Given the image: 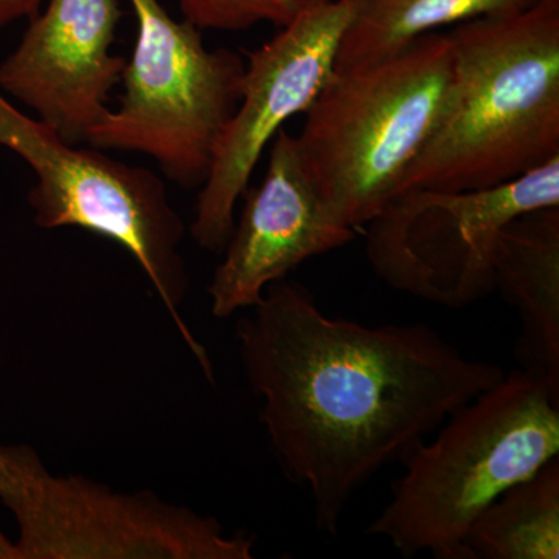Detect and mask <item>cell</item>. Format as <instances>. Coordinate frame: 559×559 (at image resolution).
Wrapping results in <instances>:
<instances>
[{
    "instance_id": "1",
    "label": "cell",
    "mask_w": 559,
    "mask_h": 559,
    "mask_svg": "<svg viewBox=\"0 0 559 559\" xmlns=\"http://www.w3.org/2000/svg\"><path fill=\"white\" fill-rule=\"evenodd\" d=\"M250 310L235 340L260 423L329 536L374 474L506 377L499 364L466 358L423 323L330 318L288 278L271 283Z\"/></svg>"
},
{
    "instance_id": "2",
    "label": "cell",
    "mask_w": 559,
    "mask_h": 559,
    "mask_svg": "<svg viewBox=\"0 0 559 559\" xmlns=\"http://www.w3.org/2000/svg\"><path fill=\"white\" fill-rule=\"evenodd\" d=\"M448 36L447 102L400 194L489 189L559 156V0L462 22Z\"/></svg>"
},
{
    "instance_id": "3",
    "label": "cell",
    "mask_w": 559,
    "mask_h": 559,
    "mask_svg": "<svg viewBox=\"0 0 559 559\" xmlns=\"http://www.w3.org/2000/svg\"><path fill=\"white\" fill-rule=\"evenodd\" d=\"M404 457L366 533L401 557L471 559V525L500 495L559 457V393L518 369L460 407Z\"/></svg>"
},
{
    "instance_id": "4",
    "label": "cell",
    "mask_w": 559,
    "mask_h": 559,
    "mask_svg": "<svg viewBox=\"0 0 559 559\" xmlns=\"http://www.w3.org/2000/svg\"><path fill=\"white\" fill-rule=\"evenodd\" d=\"M451 81L448 33H429L392 57L334 69L304 114L301 165L330 212L358 230L400 194L436 131Z\"/></svg>"
},
{
    "instance_id": "5",
    "label": "cell",
    "mask_w": 559,
    "mask_h": 559,
    "mask_svg": "<svg viewBox=\"0 0 559 559\" xmlns=\"http://www.w3.org/2000/svg\"><path fill=\"white\" fill-rule=\"evenodd\" d=\"M130 3L138 35L121 76L120 106L92 128L86 143L148 156L176 186L201 190L240 106L245 57L207 49L202 31L176 21L159 0Z\"/></svg>"
},
{
    "instance_id": "6",
    "label": "cell",
    "mask_w": 559,
    "mask_h": 559,
    "mask_svg": "<svg viewBox=\"0 0 559 559\" xmlns=\"http://www.w3.org/2000/svg\"><path fill=\"white\" fill-rule=\"evenodd\" d=\"M0 146L31 165L36 186L28 193L36 226L102 235L128 250L145 272L165 310L205 378L215 381L207 352L180 316L189 293L179 253L186 226L168 200L164 180L97 148L70 145L38 119L25 116L0 95Z\"/></svg>"
},
{
    "instance_id": "7",
    "label": "cell",
    "mask_w": 559,
    "mask_h": 559,
    "mask_svg": "<svg viewBox=\"0 0 559 559\" xmlns=\"http://www.w3.org/2000/svg\"><path fill=\"white\" fill-rule=\"evenodd\" d=\"M0 502L16 520L14 559H252L255 540L156 492L58 476L27 444L0 447Z\"/></svg>"
},
{
    "instance_id": "8",
    "label": "cell",
    "mask_w": 559,
    "mask_h": 559,
    "mask_svg": "<svg viewBox=\"0 0 559 559\" xmlns=\"http://www.w3.org/2000/svg\"><path fill=\"white\" fill-rule=\"evenodd\" d=\"M559 207V156L481 190L403 191L367 234V259L389 286L447 308L495 293L496 242L511 219Z\"/></svg>"
},
{
    "instance_id": "9",
    "label": "cell",
    "mask_w": 559,
    "mask_h": 559,
    "mask_svg": "<svg viewBox=\"0 0 559 559\" xmlns=\"http://www.w3.org/2000/svg\"><path fill=\"white\" fill-rule=\"evenodd\" d=\"M349 17V0L307 3L274 38L259 49L242 51L240 106L219 140L190 227L200 248L215 253L226 249L235 209L249 189L261 154L286 121L310 109L329 83Z\"/></svg>"
},
{
    "instance_id": "10",
    "label": "cell",
    "mask_w": 559,
    "mask_h": 559,
    "mask_svg": "<svg viewBox=\"0 0 559 559\" xmlns=\"http://www.w3.org/2000/svg\"><path fill=\"white\" fill-rule=\"evenodd\" d=\"M120 20L119 0H49L0 64V90L70 145L86 143L127 66L112 53Z\"/></svg>"
},
{
    "instance_id": "11",
    "label": "cell",
    "mask_w": 559,
    "mask_h": 559,
    "mask_svg": "<svg viewBox=\"0 0 559 559\" xmlns=\"http://www.w3.org/2000/svg\"><path fill=\"white\" fill-rule=\"evenodd\" d=\"M242 198L240 221L209 285L216 319L250 310L271 283L356 238V229L320 200L301 165L296 138L283 128L274 138L266 175Z\"/></svg>"
},
{
    "instance_id": "12",
    "label": "cell",
    "mask_w": 559,
    "mask_h": 559,
    "mask_svg": "<svg viewBox=\"0 0 559 559\" xmlns=\"http://www.w3.org/2000/svg\"><path fill=\"white\" fill-rule=\"evenodd\" d=\"M495 290L520 314L514 356L521 369L559 393V207L532 210L503 226Z\"/></svg>"
},
{
    "instance_id": "13",
    "label": "cell",
    "mask_w": 559,
    "mask_h": 559,
    "mask_svg": "<svg viewBox=\"0 0 559 559\" xmlns=\"http://www.w3.org/2000/svg\"><path fill=\"white\" fill-rule=\"evenodd\" d=\"M538 0H349L352 17L337 49L336 68L353 69L392 57L440 28L518 13Z\"/></svg>"
},
{
    "instance_id": "14",
    "label": "cell",
    "mask_w": 559,
    "mask_h": 559,
    "mask_svg": "<svg viewBox=\"0 0 559 559\" xmlns=\"http://www.w3.org/2000/svg\"><path fill=\"white\" fill-rule=\"evenodd\" d=\"M466 546L471 559H558L559 457L489 503Z\"/></svg>"
},
{
    "instance_id": "15",
    "label": "cell",
    "mask_w": 559,
    "mask_h": 559,
    "mask_svg": "<svg viewBox=\"0 0 559 559\" xmlns=\"http://www.w3.org/2000/svg\"><path fill=\"white\" fill-rule=\"evenodd\" d=\"M183 20L200 31L245 32L259 24L282 27L300 9L296 0H178Z\"/></svg>"
},
{
    "instance_id": "16",
    "label": "cell",
    "mask_w": 559,
    "mask_h": 559,
    "mask_svg": "<svg viewBox=\"0 0 559 559\" xmlns=\"http://www.w3.org/2000/svg\"><path fill=\"white\" fill-rule=\"evenodd\" d=\"M46 0H0V28L21 20L31 21Z\"/></svg>"
},
{
    "instance_id": "17",
    "label": "cell",
    "mask_w": 559,
    "mask_h": 559,
    "mask_svg": "<svg viewBox=\"0 0 559 559\" xmlns=\"http://www.w3.org/2000/svg\"><path fill=\"white\" fill-rule=\"evenodd\" d=\"M0 559H14V543L0 532Z\"/></svg>"
},
{
    "instance_id": "18",
    "label": "cell",
    "mask_w": 559,
    "mask_h": 559,
    "mask_svg": "<svg viewBox=\"0 0 559 559\" xmlns=\"http://www.w3.org/2000/svg\"><path fill=\"white\" fill-rule=\"evenodd\" d=\"M300 5H307V3H320V2H333V0H296Z\"/></svg>"
}]
</instances>
